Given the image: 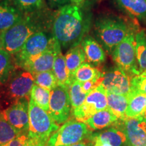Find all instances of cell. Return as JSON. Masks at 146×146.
<instances>
[{
	"mask_svg": "<svg viewBox=\"0 0 146 146\" xmlns=\"http://www.w3.org/2000/svg\"><path fill=\"white\" fill-rule=\"evenodd\" d=\"M135 33L134 31L129 33L112 54L117 67L131 78L140 73L136 56Z\"/></svg>",
	"mask_w": 146,
	"mask_h": 146,
	"instance_id": "cell-7",
	"label": "cell"
},
{
	"mask_svg": "<svg viewBox=\"0 0 146 146\" xmlns=\"http://www.w3.org/2000/svg\"><path fill=\"white\" fill-rule=\"evenodd\" d=\"M33 75L35 84L50 91H52L58 85L57 80L52 70L36 73Z\"/></svg>",
	"mask_w": 146,
	"mask_h": 146,
	"instance_id": "cell-30",
	"label": "cell"
},
{
	"mask_svg": "<svg viewBox=\"0 0 146 146\" xmlns=\"http://www.w3.org/2000/svg\"><path fill=\"white\" fill-rule=\"evenodd\" d=\"M143 117H144V118H146V110H145V114H144Z\"/></svg>",
	"mask_w": 146,
	"mask_h": 146,
	"instance_id": "cell-39",
	"label": "cell"
},
{
	"mask_svg": "<svg viewBox=\"0 0 146 146\" xmlns=\"http://www.w3.org/2000/svg\"><path fill=\"white\" fill-rule=\"evenodd\" d=\"M131 91L146 95V70L131 78Z\"/></svg>",
	"mask_w": 146,
	"mask_h": 146,
	"instance_id": "cell-32",
	"label": "cell"
},
{
	"mask_svg": "<svg viewBox=\"0 0 146 146\" xmlns=\"http://www.w3.org/2000/svg\"><path fill=\"white\" fill-rule=\"evenodd\" d=\"M29 137L39 146H45L51 135L59 129V125L31 98L29 100Z\"/></svg>",
	"mask_w": 146,
	"mask_h": 146,
	"instance_id": "cell-4",
	"label": "cell"
},
{
	"mask_svg": "<svg viewBox=\"0 0 146 146\" xmlns=\"http://www.w3.org/2000/svg\"><path fill=\"white\" fill-rule=\"evenodd\" d=\"M3 49V43H2V37H1V34L0 33V51Z\"/></svg>",
	"mask_w": 146,
	"mask_h": 146,
	"instance_id": "cell-38",
	"label": "cell"
},
{
	"mask_svg": "<svg viewBox=\"0 0 146 146\" xmlns=\"http://www.w3.org/2000/svg\"><path fill=\"white\" fill-rule=\"evenodd\" d=\"M68 92L72 105V111L76 108L81 106L88 95L84 91L81 83L76 80H74L70 83L68 87Z\"/></svg>",
	"mask_w": 146,
	"mask_h": 146,
	"instance_id": "cell-28",
	"label": "cell"
},
{
	"mask_svg": "<svg viewBox=\"0 0 146 146\" xmlns=\"http://www.w3.org/2000/svg\"><path fill=\"white\" fill-rule=\"evenodd\" d=\"M74 4H79L80 3H81L82 1H83L84 0H70Z\"/></svg>",
	"mask_w": 146,
	"mask_h": 146,
	"instance_id": "cell-37",
	"label": "cell"
},
{
	"mask_svg": "<svg viewBox=\"0 0 146 146\" xmlns=\"http://www.w3.org/2000/svg\"><path fill=\"white\" fill-rule=\"evenodd\" d=\"M31 98L19 100L7 108L0 111V114L19 134L28 132L29 128V100Z\"/></svg>",
	"mask_w": 146,
	"mask_h": 146,
	"instance_id": "cell-10",
	"label": "cell"
},
{
	"mask_svg": "<svg viewBox=\"0 0 146 146\" xmlns=\"http://www.w3.org/2000/svg\"><path fill=\"white\" fill-rule=\"evenodd\" d=\"M118 120L112 111L107 108L93 115L85 123L91 130H102L114 126Z\"/></svg>",
	"mask_w": 146,
	"mask_h": 146,
	"instance_id": "cell-18",
	"label": "cell"
},
{
	"mask_svg": "<svg viewBox=\"0 0 146 146\" xmlns=\"http://www.w3.org/2000/svg\"><path fill=\"white\" fill-rule=\"evenodd\" d=\"M14 5L25 13H33L41 8L43 5V0H12Z\"/></svg>",
	"mask_w": 146,
	"mask_h": 146,
	"instance_id": "cell-31",
	"label": "cell"
},
{
	"mask_svg": "<svg viewBox=\"0 0 146 146\" xmlns=\"http://www.w3.org/2000/svg\"><path fill=\"white\" fill-rule=\"evenodd\" d=\"M92 141L94 142V144L93 145V146H112V145H110V144L108 143L101 141L98 139H94Z\"/></svg>",
	"mask_w": 146,
	"mask_h": 146,
	"instance_id": "cell-34",
	"label": "cell"
},
{
	"mask_svg": "<svg viewBox=\"0 0 146 146\" xmlns=\"http://www.w3.org/2000/svg\"></svg>",
	"mask_w": 146,
	"mask_h": 146,
	"instance_id": "cell-43",
	"label": "cell"
},
{
	"mask_svg": "<svg viewBox=\"0 0 146 146\" xmlns=\"http://www.w3.org/2000/svg\"><path fill=\"white\" fill-rule=\"evenodd\" d=\"M102 74L103 73L94 65L85 62L80 66L74 73V80L80 83L89 81H100L102 79Z\"/></svg>",
	"mask_w": 146,
	"mask_h": 146,
	"instance_id": "cell-24",
	"label": "cell"
},
{
	"mask_svg": "<svg viewBox=\"0 0 146 146\" xmlns=\"http://www.w3.org/2000/svg\"><path fill=\"white\" fill-rule=\"evenodd\" d=\"M77 5H64L54 18L53 36L64 48L81 44L90 27L89 16Z\"/></svg>",
	"mask_w": 146,
	"mask_h": 146,
	"instance_id": "cell-1",
	"label": "cell"
},
{
	"mask_svg": "<svg viewBox=\"0 0 146 146\" xmlns=\"http://www.w3.org/2000/svg\"><path fill=\"white\" fill-rule=\"evenodd\" d=\"M6 146H39L28 134V132L21 133Z\"/></svg>",
	"mask_w": 146,
	"mask_h": 146,
	"instance_id": "cell-33",
	"label": "cell"
},
{
	"mask_svg": "<svg viewBox=\"0 0 146 146\" xmlns=\"http://www.w3.org/2000/svg\"><path fill=\"white\" fill-rule=\"evenodd\" d=\"M145 121H146V118H145Z\"/></svg>",
	"mask_w": 146,
	"mask_h": 146,
	"instance_id": "cell-40",
	"label": "cell"
},
{
	"mask_svg": "<svg viewBox=\"0 0 146 146\" xmlns=\"http://www.w3.org/2000/svg\"><path fill=\"white\" fill-rule=\"evenodd\" d=\"M100 85L107 92L128 95L131 91V77L118 67H116L103 73Z\"/></svg>",
	"mask_w": 146,
	"mask_h": 146,
	"instance_id": "cell-13",
	"label": "cell"
},
{
	"mask_svg": "<svg viewBox=\"0 0 146 146\" xmlns=\"http://www.w3.org/2000/svg\"><path fill=\"white\" fill-rule=\"evenodd\" d=\"M72 112L68 87L57 85L51 91L49 114L58 125L66 122Z\"/></svg>",
	"mask_w": 146,
	"mask_h": 146,
	"instance_id": "cell-9",
	"label": "cell"
},
{
	"mask_svg": "<svg viewBox=\"0 0 146 146\" xmlns=\"http://www.w3.org/2000/svg\"><path fill=\"white\" fill-rule=\"evenodd\" d=\"M127 96L128 106L126 110V117L143 116L146 110V95L131 91Z\"/></svg>",
	"mask_w": 146,
	"mask_h": 146,
	"instance_id": "cell-19",
	"label": "cell"
},
{
	"mask_svg": "<svg viewBox=\"0 0 146 146\" xmlns=\"http://www.w3.org/2000/svg\"><path fill=\"white\" fill-rule=\"evenodd\" d=\"M50 95L51 91L34 84L31 93V98L39 107L49 112Z\"/></svg>",
	"mask_w": 146,
	"mask_h": 146,
	"instance_id": "cell-27",
	"label": "cell"
},
{
	"mask_svg": "<svg viewBox=\"0 0 146 146\" xmlns=\"http://www.w3.org/2000/svg\"><path fill=\"white\" fill-rule=\"evenodd\" d=\"M108 108L118 118L123 120L126 117V110L128 106L127 95L115 94L107 92Z\"/></svg>",
	"mask_w": 146,
	"mask_h": 146,
	"instance_id": "cell-21",
	"label": "cell"
},
{
	"mask_svg": "<svg viewBox=\"0 0 146 146\" xmlns=\"http://www.w3.org/2000/svg\"><path fill=\"white\" fill-rule=\"evenodd\" d=\"M60 48L61 45L59 42L53 37L50 46L47 50L41 53V54L27 60L22 64L19 68L28 71L33 74L52 70L55 57Z\"/></svg>",
	"mask_w": 146,
	"mask_h": 146,
	"instance_id": "cell-12",
	"label": "cell"
},
{
	"mask_svg": "<svg viewBox=\"0 0 146 146\" xmlns=\"http://www.w3.org/2000/svg\"><path fill=\"white\" fill-rule=\"evenodd\" d=\"M52 71L56 76L58 85L69 87L70 84V76L66 64L65 56L62 53L61 48L56 55Z\"/></svg>",
	"mask_w": 146,
	"mask_h": 146,
	"instance_id": "cell-22",
	"label": "cell"
},
{
	"mask_svg": "<svg viewBox=\"0 0 146 146\" xmlns=\"http://www.w3.org/2000/svg\"><path fill=\"white\" fill-rule=\"evenodd\" d=\"M135 48L139 70L141 72L146 70V31L136 32Z\"/></svg>",
	"mask_w": 146,
	"mask_h": 146,
	"instance_id": "cell-26",
	"label": "cell"
},
{
	"mask_svg": "<svg viewBox=\"0 0 146 146\" xmlns=\"http://www.w3.org/2000/svg\"><path fill=\"white\" fill-rule=\"evenodd\" d=\"M39 31H42L41 25L33 16L24 15L21 21L1 34L3 49L14 56L31 36Z\"/></svg>",
	"mask_w": 146,
	"mask_h": 146,
	"instance_id": "cell-5",
	"label": "cell"
},
{
	"mask_svg": "<svg viewBox=\"0 0 146 146\" xmlns=\"http://www.w3.org/2000/svg\"><path fill=\"white\" fill-rule=\"evenodd\" d=\"M0 111H1V110H0Z\"/></svg>",
	"mask_w": 146,
	"mask_h": 146,
	"instance_id": "cell-41",
	"label": "cell"
},
{
	"mask_svg": "<svg viewBox=\"0 0 146 146\" xmlns=\"http://www.w3.org/2000/svg\"><path fill=\"white\" fill-rule=\"evenodd\" d=\"M116 3L131 17L146 18V0H116Z\"/></svg>",
	"mask_w": 146,
	"mask_h": 146,
	"instance_id": "cell-23",
	"label": "cell"
},
{
	"mask_svg": "<svg viewBox=\"0 0 146 146\" xmlns=\"http://www.w3.org/2000/svg\"><path fill=\"white\" fill-rule=\"evenodd\" d=\"M92 142L91 141V143H88L87 141H81L79 142V143H75L74 144V145H72L70 146H91L92 145Z\"/></svg>",
	"mask_w": 146,
	"mask_h": 146,
	"instance_id": "cell-35",
	"label": "cell"
},
{
	"mask_svg": "<svg viewBox=\"0 0 146 146\" xmlns=\"http://www.w3.org/2000/svg\"><path fill=\"white\" fill-rule=\"evenodd\" d=\"M34 84L33 74L23 68H16L8 81L0 85L1 111L22 98H31Z\"/></svg>",
	"mask_w": 146,
	"mask_h": 146,
	"instance_id": "cell-2",
	"label": "cell"
},
{
	"mask_svg": "<svg viewBox=\"0 0 146 146\" xmlns=\"http://www.w3.org/2000/svg\"><path fill=\"white\" fill-rule=\"evenodd\" d=\"M81 46L85 52L86 60L94 65H99L106 60L104 49L92 36L87 35L81 42Z\"/></svg>",
	"mask_w": 146,
	"mask_h": 146,
	"instance_id": "cell-17",
	"label": "cell"
},
{
	"mask_svg": "<svg viewBox=\"0 0 146 146\" xmlns=\"http://www.w3.org/2000/svg\"><path fill=\"white\" fill-rule=\"evenodd\" d=\"M17 68L14 56L4 50L0 51V85L6 83Z\"/></svg>",
	"mask_w": 146,
	"mask_h": 146,
	"instance_id": "cell-25",
	"label": "cell"
},
{
	"mask_svg": "<svg viewBox=\"0 0 146 146\" xmlns=\"http://www.w3.org/2000/svg\"><path fill=\"white\" fill-rule=\"evenodd\" d=\"M132 31L125 21L114 17L100 18L94 26V33L98 41L109 54H112L116 46Z\"/></svg>",
	"mask_w": 146,
	"mask_h": 146,
	"instance_id": "cell-3",
	"label": "cell"
},
{
	"mask_svg": "<svg viewBox=\"0 0 146 146\" xmlns=\"http://www.w3.org/2000/svg\"><path fill=\"white\" fill-rule=\"evenodd\" d=\"M91 141L98 139L106 142L112 146H130L125 131L122 126V120H118L114 126L104 131L91 134Z\"/></svg>",
	"mask_w": 146,
	"mask_h": 146,
	"instance_id": "cell-15",
	"label": "cell"
},
{
	"mask_svg": "<svg viewBox=\"0 0 146 146\" xmlns=\"http://www.w3.org/2000/svg\"><path fill=\"white\" fill-rule=\"evenodd\" d=\"M122 126L130 146H146V121L143 116L127 118Z\"/></svg>",
	"mask_w": 146,
	"mask_h": 146,
	"instance_id": "cell-14",
	"label": "cell"
},
{
	"mask_svg": "<svg viewBox=\"0 0 146 146\" xmlns=\"http://www.w3.org/2000/svg\"><path fill=\"white\" fill-rule=\"evenodd\" d=\"M53 37L54 36L49 37L43 31L36 32L31 36L24 44L21 50L13 56L16 66L19 68L27 60L47 50L50 46Z\"/></svg>",
	"mask_w": 146,
	"mask_h": 146,
	"instance_id": "cell-11",
	"label": "cell"
},
{
	"mask_svg": "<svg viewBox=\"0 0 146 146\" xmlns=\"http://www.w3.org/2000/svg\"><path fill=\"white\" fill-rule=\"evenodd\" d=\"M91 134L85 123L75 119L67 120L51 135L45 146H70L89 139Z\"/></svg>",
	"mask_w": 146,
	"mask_h": 146,
	"instance_id": "cell-6",
	"label": "cell"
},
{
	"mask_svg": "<svg viewBox=\"0 0 146 146\" xmlns=\"http://www.w3.org/2000/svg\"><path fill=\"white\" fill-rule=\"evenodd\" d=\"M107 108V91L99 85L87 95L83 104L73 110L72 113L75 120L85 123L96 113Z\"/></svg>",
	"mask_w": 146,
	"mask_h": 146,
	"instance_id": "cell-8",
	"label": "cell"
},
{
	"mask_svg": "<svg viewBox=\"0 0 146 146\" xmlns=\"http://www.w3.org/2000/svg\"><path fill=\"white\" fill-rule=\"evenodd\" d=\"M24 14L6 0H0V33L2 34L21 21Z\"/></svg>",
	"mask_w": 146,
	"mask_h": 146,
	"instance_id": "cell-16",
	"label": "cell"
},
{
	"mask_svg": "<svg viewBox=\"0 0 146 146\" xmlns=\"http://www.w3.org/2000/svg\"><path fill=\"white\" fill-rule=\"evenodd\" d=\"M52 1L58 5H64L65 3H68L70 0H52Z\"/></svg>",
	"mask_w": 146,
	"mask_h": 146,
	"instance_id": "cell-36",
	"label": "cell"
},
{
	"mask_svg": "<svg viewBox=\"0 0 146 146\" xmlns=\"http://www.w3.org/2000/svg\"><path fill=\"white\" fill-rule=\"evenodd\" d=\"M64 56L71 83L74 81V75L76 70L86 60V56L81 44L71 47Z\"/></svg>",
	"mask_w": 146,
	"mask_h": 146,
	"instance_id": "cell-20",
	"label": "cell"
},
{
	"mask_svg": "<svg viewBox=\"0 0 146 146\" xmlns=\"http://www.w3.org/2000/svg\"><path fill=\"white\" fill-rule=\"evenodd\" d=\"M5 146H6V145H5Z\"/></svg>",
	"mask_w": 146,
	"mask_h": 146,
	"instance_id": "cell-42",
	"label": "cell"
},
{
	"mask_svg": "<svg viewBox=\"0 0 146 146\" xmlns=\"http://www.w3.org/2000/svg\"><path fill=\"white\" fill-rule=\"evenodd\" d=\"M19 135L0 114V146H5Z\"/></svg>",
	"mask_w": 146,
	"mask_h": 146,
	"instance_id": "cell-29",
	"label": "cell"
}]
</instances>
